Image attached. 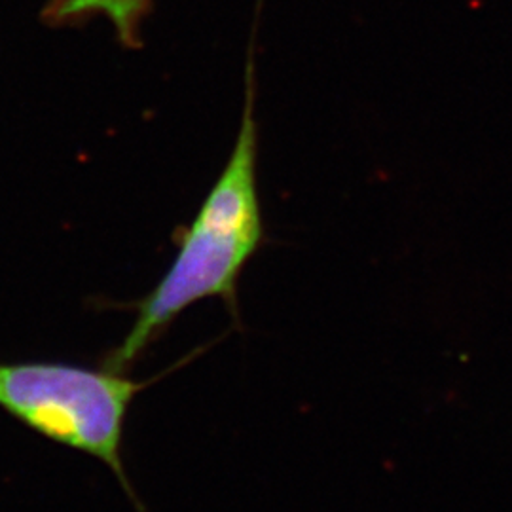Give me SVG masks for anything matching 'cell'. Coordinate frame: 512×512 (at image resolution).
Returning a JSON list of instances; mask_svg holds the SVG:
<instances>
[{
    "instance_id": "obj_1",
    "label": "cell",
    "mask_w": 512,
    "mask_h": 512,
    "mask_svg": "<svg viewBox=\"0 0 512 512\" xmlns=\"http://www.w3.org/2000/svg\"><path fill=\"white\" fill-rule=\"evenodd\" d=\"M247 69V103L232 156L205 198L198 217L184 228L169 270L145 298L131 304L135 310L133 327L101 359L103 366L129 372L181 313L207 298H220L230 315L238 319L239 277L264 238L256 188L251 61Z\"/></svg>"
},
{
    "instance_id": "obj_2",
    "label": "cell",
    "mask_w": 512,
    "mask_h": 512,
    "mask_svg": "<svg viewBox=\"0 0 512 512\" xmlns=\"http://www.w3.org/2000/svg\"><path fill=\"white\" fill-rule=\"evenodd\" d=\"M156 380L137 382L103 365L0 361V410L40 437L105 463L145 512L126 473L124 435L135 397Z\"/></svg>"
},
{
    "instance_id": "obj_3",
    "label": "cell",
    "mask_w": 512,
    "mask_h": 512,
    "mask_svg": "<svg viewBox=\"0 0 512 512\" xmlns=\"http://www.w3.org/2000/svg\"><path fill=\"white\" fill-rule=\"evenodd\" d=\"M154 0H52L44 18L50 25H76L90 18H105L114 27L118 40L137 48L141 25Z\"/></svg>"
}]
</instances>
